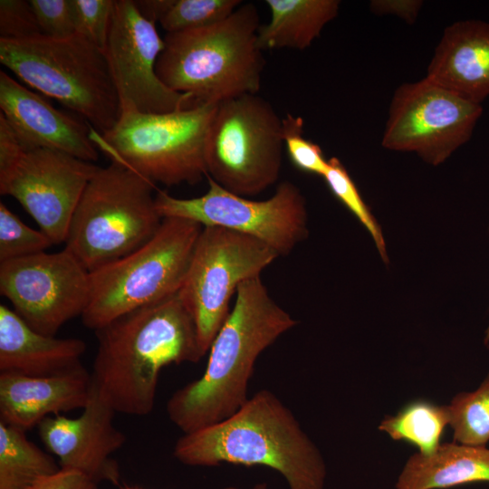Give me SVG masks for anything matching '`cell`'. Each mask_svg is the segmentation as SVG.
<instances>
[{
  "label": "cell",
  "instance_id": "obj_7",
  "mask_svg": "<svg viewBox=\"0 0 489 489\" xmlns=\"http://www.w3.org/2000/svg\"><path fill=\"white\" fill-rule=\"evenodd\" d=\"M217 103L197 102L166 113L120 110L115 125L91 138L111 159L153 184L195 185L206 177V144Z\"/></svg>",
  "mask_w": 489,
  "mask_h": 489
},
{
  "label": "cell",
  "instance_id": "obj_4",
  "mask_svg": "<svg viewBox=\"0 0 489 489\" xmlns=\"http://www.w3.org/2000/svg\"><path fill=\"white\" fill-rule=\"evenodd\" d=\"M259 21L256 6L246 3L216 24L166 34L158 77L196 103L257 94L265 64L257 43Z\"/></svg>",
  "mask_w": 489,
  "mask_h": 489
},
{
  "label": "cell",
  "instance_id": "obj_22",
  "mask_svg": "<svg viewBox=\"0 0 489 489\" xmlns=\"http://www.w3.org/2000/svg\"><path fill=\"white\" fill-rule=\"evenodd\" d=\"M271 19L260 25L257 43L264 50H304L339 13L338 0H266Z\"/></svg>",
  "mask_w": 489,
  "mask_h": 489
},
{
  "label": "cell",
  "instance_id": "obj_17",
  "mask_svg": "<svg viewBox=\"0 0 489 489\" xmlns=\"http://www.w3.org/2000/svg\"><path fill=\"white\" fill-rule=\"evenodd\" d=\"M0 109L25 150L51 149L95 162L91 128L0 71Z\"/></svg>",
  "mask_w": 489,
  "mask_h": 489
},
{
  "label": "cell",
  "instance_id": "obj_19",
  "mask_svg": "<svg viewBox=\"0 0 489 489\" xmlns=\"http://www.w3.org/2000/svg\"><path fill=\"white\" fill-rule=\"evenodd\" d=\"M426 78L481 104L489 96V23L470 19L447 26Z\"/></svg>",
  "mask_w": 489,
  "mask_h": 489
},
{
  "label": "cell",
  "instance_id": "obj_24",
  "mask_svg": "<svg viewBox=\"0 0 489 489\" xmlns=\"http://www.w3.org/2000/svg\"><path fill=\"white\" fill-rule=\"evenodd\" d=\"M446 425H449L447 405L420 399L407 404L395 416L386 417L379 429L394 440L416 446L419 454L429 455L440 446Z\"/></svg>",
  "mask_w": 489,
  "mask_h": 489
},
{
  "label": "cell",
  "instance_id": "obj_15",
  "mask_svg": "<svg viewBox=\"0 0 489 489\" xmlns=\"http://www.w3.org/2000/svg\"><path fill=\"white\" fill-rule=\"evenodd\" d=\"M165 48L156 23L145 18L133 0H115L104 55L120 110L166 113L196 103L189 94L168 89L156 65Z\"/></svg>",
  "mask_w": 489,
  "mask_h": 489
},
{
  "label": "cell",
  "instance_id": "obj_37",
  "mask_svg": "<svg viewBox=\"0 0 489 489\" xmlns=\"http://www.w3.org/2000/svg\"><path fill=\"white\" fill-rule=\"evenodd\" d=\"M484 344L489 347V326L486 329L485 336H484Z\"/></svg>",
  "mask_w": 489,
  "mask_h": 489
},
{
  "label": "cell",
  "instance_id": "obj_38",
  "mask_svg": "<svg viewBox=\"0 0 489 489\" xmlns=\"http://www.w3.org/2000/svg\"><path fill=\"white\" fill-rule=\"evenodd\" d=\"M223 489H240V488L235 487V486H227V487H225Z\"/></svg>",
  "mask_w": 489,
  "mask_h": 489
},
{
  "label": "cell",
  "instance_id": "obj_23",
  "mask_svg": "<svg viewBox=\"0 0 489 489\" xmlns=\"http://www.w3.org/2000/svg\"><path fill=\"white\" fill-rule=\"evenodd\" d=\"M61 469L25 431L0 421V489H27Z\"/></svg>",
  "mask_w": 489,
  "mask_h": 489
},
{
  "label": "cell",
  "instance_id": "obj_1",
  "mask_svg": "<svg viewBox=\"0 0 489 489\" xmlns=\"http://www.w3.org/2000/svg\"><path fill=\"white\" fill-rule=\"evenodd\" d=\"M94 332L91 382L116 413L149 415L162 369L197 362L204 356L194 320L178 292L125 313Z\"/></svg>",
  "mask_w": 489,
  "mask_h": 489
},
{
  "label": "cell",
  "instance_id": "obj_3",
  "mask_svg": "<svg viewBox=\"0 0 489 489\" xmlns=\"http://www.w3.org/2000/svg\"><path fill=\"white\" fill-rule=\"evenodd\" d=\"M173 455L191 466L221 464L269 467L290 489H324V460L292 411L271 391L262 389L233 415L183 434Z\"/></svg>",
  "mask_w": 489,
  "mask_h": 489
},
{
  "label": "cell",
  "instance_id": "obj_11",
  "mask_svg": "<svg viewBox=\"0 0 489 489\" xmlns=\"http://www.w3.org/2000/svg\"><path fill=\"white\" fill-rule=\"evenodd\" d=\"M208 189L193 198H177L157 189L155 203L162 218H181L202 226H218L254 237L285 255L308 236L306 202L299 187L280 183L265 200L233 194L207 177Z\"/></svg>",
  "mask_w": 489,
  "mask_h": 489
},
{
  "label": "cell",
  "instance_id": "obj_18",
  "mask_svg": "<svg viewBox=\"0 0 489 489\" xmlns=\"http://www.w3.org/2000/svg\"><path fill=\"white\" fill-rule=\"evenodd\" d=\"M91 377L83 366L55 376L0 373V421L24 431L51 415L83 408L91 396Z\"/></svg>",
  "mask_w": 489,
  "mask_h": 489
},
{
  "label": "cell",
  "instance_id": "obj_35",
  "mask_svg": "<svg viewBox=\"0 0 489 489\" xmlns=\"http://www.w3.org/2000/svg\"><path fill=\"white\" fill-rule=\"evenodd\" d=\"M168 2L169 0H138L135 4L145 18L157 23L166 11Z\"/></svg>",
  "mask_w": 489,
  "mask_h": 489
},
{
  "label": "cell",
  "instance_id": "obj_5",
  "mask_svg": "<svg viewBox=\"0 0 489 489\" xmlns=\"http://www.w3.org/2000/svg\"><path fill=\"white\" fill-rule=\"evenodd\" d=\"M151 183L111 159L86 186L70 222L65 249L89 272L135 251L158 230Z\"/></svg>",
  "mask_w": 489,
  "mask_h": 489
},
{
  "label": "cell",
  "instance_id": "obj_20",
  "mask_svg": "<svg viewBox=\"0 0 489 489\" xmlns=\"http://www.w3.org/2000/svg\"><path fill=\"white\" fill-rule=\"evenodd\" d=\"M86 343L76 338H56L30 327L14 310L0 305V371L30 377H50L81 366Z\"/></svg>",
  "mask_w": 489,
  "mask_h": 489
},
{
  "label": "cell",
  "instance_id": "obj_36",
  "mask_svg": "<svg viewBox=\"0 0 489 489\" xmlns=\"http://www.w3.org/2000/svg\"><path fill=\"white\" fill-rule=\"evenodd\" d=\"M251 489H270L267 483L262 482L255 484Z\"/></svg>",
  "mask_w": 489,
  "mask_h": 489
},
{
  "label": "cell",
  "instance_id": "obj_16",
  "mask_svg": "<svg viewBox=\"0 0 489 489\" xmlns=\"http://www.w3.org/2000/svg\"><path fill=\"white\" fill-rule=\"evenodd\" d=\"M115 414L91 382L90 399L80 416L47 417L37 426L38 435L61 469L79 472L98 484L120 485V466L111 455L122 447L126 436L114 425Z\"/></svg>",
  "mask_w": 489,
  "mask_h": 489
},
{
  "label": "cell",
  "instance_id": "obj_26",
  "mask_svg": "<svg viewBox=\"0 0 489 489\" xmlns=\"http://www.w3.org/2000/svg\"><path fill=\"white\" fill-rule=\"evenodd\" d=\"M241 0H169L158 23L168 33L203 28L235 12Z\"/></svg>",
  "mask_w": 489,
  "mask_h": 489
},
{
  "label": "cell",
  "instance_id": "obj_14",
  "mask_svg": "<svg viewBox=\"0 0 489 489\" xmlns=\"http://www.w3.org/2000/svg\"><path fill=\"white\" fill-rule=\"evenodd\" d=\"M99 168L55 149H24L0 166V193L15 198L53 244H60L65 242L74 210Z\"/></svg>",
  "mask_w": 489,
  "mask_h": 489
},
{
  "label": "cell",
  "instance_id": "obj_30",
  "mask_svg": "<svg viewBox=\"0 0 489 489\" xmlns=\"http://www.w3.org/2000/svg\"><path fill=\"white\" fill-rule=\"evenodd\" d=\"M75 34L104 52L115 0H72Z\"/></svg>",
  "mask_w": 489,
  "mask_h": 489
},
{
  "label": "cell",
  "instance_id": "obj_33",
  "mask_svg": "<svg viewBox=\"0 0 489 489\" xmlns=\"http://www.w3.org/2000/svg\"><path fill=\"white\" fill-rule=\"evenodd\" d=\"M27 489H99V484L79 472L60 469L40 478Z\"/></svg>",
  "mask_w": 489,
  "mask_h": 489
},
{
  "label": "cell",
  "instance_id": "obj_21",
  "mask_svg": "<svg viewBox=\"0 0 489 489\" xmlns=\"http://www.w3.org/2000/svg\"><path fill=\"white\" fill-rule=\"evenodd\" d=\"M477 482H489V448L453 442L441 444L429 455H411L396 489H445Z\"/></svg>",
  "mask_w": 489,
  "mask_h": 489
},
{
  "label": "cell",
  "instance_id": "obj_2",
  "mask_svg": "<svg viewBox=\"0 0 489 489\" xmlns=\"http://www.w3.org/2000/svg\"><path fill=\"white\" fill-rule=\"evenodd\" d=\"M215 337L201 377L172 394L170 421L184 434L220 422L249 398L247 386L259 355L297 321L271 297L261 276L242 283Z\"/></svg>",
  "mask_w": 489,
  "mask_h": 489
},
{
  "label": "cell",
  "instance_id": "obj_13",
  "mask_svg": "<svg viewBox=\"0 0 489 489\" xmlns=\"http://www.w3.org/2000/svg\"><path fill=\"white\" fill-rule=\"evenodd\" d=\"M90 273L65 248L0 262V292L34 331L54 336L85 311Z\"/></svg>",
  "mask_w": 489,
  "mask_h": 489
},
{
  "label": "cell",
  "instance_id": "obj_6",
  "mask_svg": "<svg viewBox=\"0 0 489 489\" xmlns=\"http://www.w3.org/2000/svg\"><path fill=\"white\" fill-rule=\"evenodd\" d=\"M0 62L32 89L82 115L101 134L120 117L104 53L77 34L0 38Z\"/></svg>",
  "mask_w": 489,
  "mask_h": 489
},
{
  "label": "cell",
  "instance_id": "obj_10",
  "mask_svg": "<svg viewBox=\"0 0 489 489\" xmlns=\"http://www.w3.org/2000/svg\"><path fill=\"white\" fill-rule=\"evenodd\" d=\"M278 254L250 235L203 226L178 294L192 316L205 355L227 319L239 285L260 276Z\"/></svg>",
  "mask_w": 489,
  "mask_h": 489
},
{
  "label": "cell",
  "instance_id": "obj_27",
  "mask_svg": "<svg viewBox=\"0 0 489 489\" xmlns=\"http://www.w3.org/2000/svg\"><path fill=\"white\" fill-rule=\"evenodd\" d=\"M53 244L46 234L25 225L0 202V262L43 253Z\"/></svg>",
  "mask_w": 489,
  "mask_h": 489
},
{
  "label": "cell",
  "instance_id": "obj_39",
  "mask_svg": "<svg viewBox=\"0 0 489 489\" xmlns=\"http://www.w3.org/2000/svg\"><path fill=\"white\" fill-rule=\"evenodd\" d=\"M123 489H141V488H137V487H125Z\"/></svg>",
  "mask_w": 489,
  "mask_h": 489
},
{
  "label": "cell",
  "instance_id": "obj_32",
  "mask_svg": "<svg viewBox=\"0 0 489 489\" xmlns=\"http://www.w3.org/2000/svg\"><path fill=\"white\" fill-rule=\"evenodd\" d=\"M42 34L29 1H0V38L23 39Z\"/></svg>",
  "mask_w": 489,
  "mask_h": 489
},
{
  "label": "cell",
  "instance_id": "obj_31",
  "mask_svg": "<svg viewBox=\"0 0 489 489\" xmlns=\"http://www.w3.org/2000/svg\"><path fill=\"white\" fill-rule=\"evenodd\" d=\"M42 34L63 39L75 34L72 0H30Z\"/></svg>",
  "mask_w": 489,
  "mask_h": 489
},
{
  "label": "cell",
  "instance_id": "obj_28",
  "mask_svg": "<svg viewBox=\"0 0 489 489\" xmlns=\"http://www.w3.org/2000/svg\"><path fill=\"white\" fill-rule=\"evenodd\" d=\"M322 177L332 194L347 206L369 232L382 259L387 262L385 241L381 230L339 158L333 157L329 159L328 169Z\"/></svg>",
  "mask_w": 489,
  "mask_h": 489
},
{
  "label": "cell",
  "instance_id": "obj_34",
  "mask_svg": "<svg viewBox=\"0 0 489 489\" xmlns=\"http://www.w3.org/2000/svg\"><path fill=\"white\" fill-rule=\"evenodd\" d=\"M422 5L423 2L418 0H373L369 4V8L376 14H393L408 24H413Z\"/></svg>",
  "mask_w": 489,
  "mask_h": 489
},
{
  "label": "cell",
  "instance_id": "obj_29",
  "mask_svg": "<svg viewBox=\"0 0 489 489\" xmlns=\"http://www.w3.org/2000/svg\"><path fill=\"white\" fill-rule=\"evenodd\" d=\"M283 140L292 164L301 171L323 176L328 169L321 148L303 137V120L288 113L282 120Z\"/></svg>",
  "mask_w": 489,
  "mask_h": 489
},
{
  "label": "cell",
  "instance_id": "obj_12",
  "mask_svg": "<svg viewBox=\"0 0 489 489\" xmlns=\"http://www.w3.org/2000/svg\"><path fill=\"white\" fill-rule=\"evenodd\" d=\"M483 113L427 78L401 84L394 92L381 144L385 149L417 153L436 166L472 137Z\"/></svg>",
  "mask_w": 489,
  "mask_h": 489
},
{
  "label": "cell",
  "instance_id": "obj_25",
  "mask_svg": "<svg viewBox=\"0 0 489 489\" xmlns=\"http://www.w3.org/2000/svg\"><path fill=\"white\" fill-rule=\"evenodd\" d=\"M447 407L453 441L485 446L489 442V373L475 390L457 394Z\"/></svg>",
  "mask_w": 489,
  "mask_h": 489
},
{
  "label": "cell",
  "instance_id": "obj_8",
  "mask_svg": "<svg viewBox=\"0 0 489 489\" xmlns=\"http://www.w3.org/2000/svg\"><path fill=\"white\" fill-rule=\"evenodd\" d=\"M202 227L187 219L163 218L146 244L90 273V299L81 316L84 326L95 331L177 293Z\"/></svg>",
  "mask_w": 489,
  "mask_h": 489
},
{
  "label": "cell",
  "instance_id": "obj_9",
  "mask_svg": "<svg viewBox=\"0 0 489 489\" xmlns=\"http://www.w3.org/2000/svg\"><path fill=\"white\" fill-rule=\"evenodd\" d=\"M282 120L257 94L220 101L209 128L206 170L224 189L254 197L279 178L283 161Z\"/></svg>",
  "mask_w": 489,
  "mask_h": 489
}]
</instances>
